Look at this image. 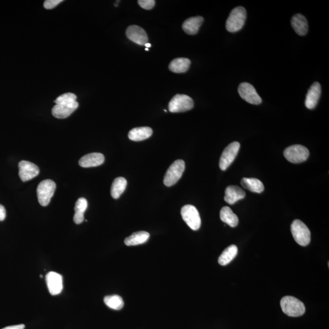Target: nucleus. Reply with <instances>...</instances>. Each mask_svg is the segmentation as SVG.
<instances>
[{
	"instance_id": "a211bd4d",
	"label": "nucleus",
	"mask_w": 329,
	"mask_h": 329,
	"mask_svg": "<svg viewBox=\"0 0 329 329\" xmlns=\"http://www.w3.org/2000/svg\"><path fill=\"white\" fill-rule=\"evenodd\" d=\"M203 22L204 18L202 16H193V17L188 18L182 24V29L187 34L195 35L197 34Z\"/></svg>"
},
{
	"instance_id": "9b49d317",
	"label": "nucleus",
	"mask_w": 329,
	"mask_h": 329,
	"mask_svg": "<svg viewBox=\"0 0 329 329\" xmlns=\"http://www.w3.org/2000/svg\"><path fill=\"white\" fill-rule=\"evenodd\" d=\"M19 176L23 182L31 180L39 174L40 170L38 166L32 162L22 160L18 164Z\"/></svg>"
},
{
	"instance_id": "dca6fc26",
	"label": "nucleus",
	"mask_w": 329,
	"mask_h": 329,
	"mask_svg": "<svg viewBox=\"0 0 329 329\" xmlns=\"http://www.w3.org/2000/svg\"><path fill=\"white\" fill-rule=\"evenodd\" d=\"M104 156L101 153H93L85 155L79 160V165L83 168L98 167L103 164Z\"/></svg>"
},
{
	"instance_id": "a878e982",
	"label": "nucleus",
	"mask_w": 329,
	"mask_h": 329,
	"mask_svg": "<svg viewBox=\"0 0 329 329\" xmlns=\"http://www.w3.org/2000/svg\"><path fill=\"white\" fill-rule=\"evenodd\" d=\"M127 186V181L125 178L122 177H119L113 181L110 193L113 198L118 199L123 194L124 190H126Z\"/></svg>"
},
{
	"instance_id": "c85d7f7f",
	"label": "nucleus",
	"mask_w": 329,
	"mask_h": 329,
	"mask_svg": "<svg viewBox=\"0 0 329 329\" xmlns=\"http://www.w3.org/2000/svg\"><path fill=\"white\" fill-rule=\"evenodd\" d=\"M77 96L75 94L72 93H67L58 96L55 103L59 105L70 104L76 101Z\"/></svg>"
},
{
	"instance_id": "f257e3e1",
	"label": "nucleus",
	"mask_w": 329,
	"mask_h": 329,
	"mask_svg": "<svg viewBox=\"0 0 329 329\" xmlns=\"http://www.w3.org/2000/svg\"><path fill=\"white\" fill-rule=\"evenodd\" d=\"M281 306L284 313L289 317H298L305 314L306 308L304 303L298 299L290 296L282 299Z\"/></svg>"
},
{
	"instance_id": "7ed1b4c3",
	"label": "nucleus",
	"mask_w": 329,
	"mask_h": 329,
	"mask_svg": "<svg viewBox=\"0 0 329 329\" xmlns=\"http://www.w3.org/2000/svg\"><path fill=\"white\" fill-rule=\"evenodd\" d=\"M291 231L292 236L298 244L306 247L311 242V231L303 221L299 220L293 221L291 225Z\"/></svg>"
},
{
	"instance_id": "f03ea898",
	"label": "nucleus",
	"mask_w": 329,
	"mask_h": 329,
	"mask_svg": "<svg viewBox=\"0 0 329 329\" xmlns=\"http://www.w3.org/2000/svg\"><path fill=\"white\" fill-rule=\"evenodd\" d=\"M247 18V10L242 6L234 8L226 21V29L230 32L239 31L244 26Z\"/></svg>"
},
{
	"instance_id": "ddd939ff",
	"label": "nucleus",
	"mask_w": 329,
	"mask_h": 329,
	"mask_svg": "<svg viewBox=\"0 0 329 329\" xmlns=\"http://www.w3.org/2000/svg\"><path fill=\"white\" fill-rule=\"evenodd\" d=\"M126 34L130 40L140 45L148 43V37L144 29L139 26L132 25L128 27Z\"/></svg>"
},
{
	"instance_id": "1a4fd4ad",
	"label": "nucleus",
	"mask_w": 329,
	"mask_h": 329,
	"mask_svg": "<svg viewBox=\"0 0 329 329\" xmlns=\"http://www.w3.org/2000/svg\"><path fill=\"white\" fill-rule=\"evenodd\" d=\"M240 148V144L237 142H232L227 146L220 157L219 166L221 170L225 171L228 169L236 159Z\"/></svg>"
},
{
	"instance_id": "2f4dec72",
	"label": "nucleus",
	"mask_w": 329,
	"mask_h": 329,
	"mask_svg": "<svg viewBox=\"0 0 329 329\" xmlns=\"http://www.w3.org/2000/svg\"><path fill=\"white\" fill-rule=\"evenodd\" d=\"M5 217H6V211L4 207L0 204V221L4 220Z\"/></svg>"
},
{
	"instance_id": "2eb2a0df",
	"label": "nucleus",
	"mask_w": 329,
	"mask_h": 329,
	"mask_svg": "<svg viewBox=\"0 0 329 329\" xmlns=\"http://www.w3.org/2000/svg\"><path fill=\"white\" fill-rule=\"evenodd\" d=\"M78 106L79 104L77 101L70 104H56L52 107V114L57 118L64 119L72 114Z\"/></svg>"
},
{
	"instance_id": "0eeeda50",
	"label": "nucleus",
	"mask_w": 329,
	"mask_h": 329,
	"mask_svg": "<svg viewBox=\"0 0 329 329\" xmlns=\"http://www.w3.org/2000/svg\"><path fill=\"white\" fill-rule=\"evenodd\" d=\"M194 102L193 99L186 95L178 94L171 99L168 105L170 112L172 113L184 112L193 109Z\"/></svg>"
},
{
	"instance_id": "6e6552de",
	"label": "nucleus",
	"mask_w": 329,
	"mask_h": 329,
	"mask_svg": "<svg viewBox=\"0 0 329 329\" xmlns=\"http://www.w3.org/2000/svg\"><path fill=\"white\" fill-rule=\"evenodd\" d=\"M181 215L187 225L192 230L197 231L200 228L201 220L197 209L192 205H186L181 209Z\"/></svg>"
},
{
	"instance_id": "f704fd0d",
	"label": "nucleus",
	"mask_w": 329,
	"mask_h": 329,
	"mask_svg": "<svg viewBox=\"0 0 329 329\" xmlns=\"http://www.w3.org/2000/svg\"><path fill=\"white\" fill-rule=\"evenodd\" d=\"M145 50H146V51H148L149 50V49L147 48H145Z\"/></svg>"
},
{
	"instance_id": "5701e85b",
	"label": "nucleus",
	"mask_w": 329,
	"mask_h": 329,
	"mask_svg": "<svg viewBox=\"0 0 329 329\" xmlns=\"http://www.w3.org/2000/svg\"><path fill=\"white\" fill-rule=\"evenodd\" d=\"M150 235L147 232L139 231L135 232L131 236L126 238L124 243L127 246H136L148 241Z\"/></svg>"
},
{
	"instance_id": "4be33fe9",
	"label": "nucleus",
	"mask_w": 329,
	"mask_h": 329,
	"mask_svg": "<svg viewBox=\"0 0 329 329\" xmlns=\"http://www.w3.org/2000/svg\"><path fill=\"white\" fill-rule=\"evenodd\" d=\"M87 206V201L84 198H80L76 202L74 206L75 214L74 215L73 220L77 225L81 224L84 221V212L86 211Z\"/></svg>"
},
{
	"instance_id": "7c9ffc66",
	"label": "nucleus",
	"mask_w": 329,
	"mask_h": 329,
	"mask_svg": "<svg viewBox=\"0 0 329 329\" xmlns=\"http://www.w3.org/2000/svg\"><path fill=\"white\" fill-rule=\"evenodd\" d=\"M62 1V0H46L44 2L43 6L46 9H52Z\"/></svg>"
},
{
	"instance_id": "f8f14e48",
	"label": "nucleus",
	"mask_w": 329,
	"mask_h": 329,
	"mask_svg": "<svg viewBox=\"0 0 329 329\" xmlns=\"http://www.w3.org/2000/svg\"><path fill=\"white\" fill-rule=\"evenodd\" d=\"M47 286L52 296L60 294L63 289L62 276L56 272H49L46 276Z\"/></svg>"
},
{
	"instance_id": "39448f33",
	"label": "nucleus",
	"mask_w": 329,
	"mask_h": 329,
	"mask_svg": "<svg viewBox=\"0 0 329 329\" xmlns=\"http://www.w3.org/2000/svg\"><path fill=\"white\" fill-rule=\"evenodd\" d=\"M284 154L290 162L293 164H300L308 160L310 153L309 149L305 146L295 145L285 149Z\"/></svg>"
},
{
	"instance_id": "412c9836",
	"label": "nucleus",
	"mask_w": 329,
	"mask_h": 329,
	"mask_svg": "<svg viewBox=\"0 0 329 329\" xmlns=\"http://www.w3.org/2000/svg\"><path fill=\"white\" fill-rule=\"evenodd\" d=\"M191 61L187 58H176L171 62L169 65L170 70L173 73H182L189 70Z\"/></svg>"
},
{
	"instance_id": "9d476101",
	"label": "nucleus",
	"mask_w": 329,
	"mask_h": 329,
	"mask_svg": "<svg viewBox=\"0 0 329 329\" xmlns=\"http://www.w3.org/2000/svg\"><path fill=\"white\" fill-rule=\"evenodd\" d=\"M239 93L245 101L251 104L259 105L262 103V99L257 93L253 85L248 82H243L239 87Z\"/></svg>"
},
{
	"instance_id": "f3484780",
	"label": "nucleus",
	"mask_w": 329,
	"mask_h": 329,
	"mask_svg": "<svg viewBox=\"0 0 329 329\" xmlns=\"http://www.w3.org/2000/svg\"><path fill=\"white\" fill-rule=\"evenodd\" d=\"M246 193L241 188L234 185H231L226 188L225 190V200L229 204H234L238 201L245 198Z\"/></svg>"
},
{
	"instance_id": "6ab92c4d",
	"label": "nucleus",
	"mask_w": 329,
	"mask_h": 329,
	"mask_svg": "<svg viewBox=\"0 0 329 329\" xmlns=\"http://www.w3.org/2000/svg\"><path fill=\"white\" fill-rule=\"evenodd\" d=\"M292 26L298 35L303 36L308 32V22L306 18L301 13H298L293 16Z\"/></svg>"
},
{
	"instance_id": "20e7f679",
	"label": "nucleus",
	"mask_w": 329,
	"mask_h": 329,
	"mask_svg": "<svg viewBox=\"0 0 329 329\" xmlns=\"http://www.w3.org/2000/svg\"><path fill=\"white\" fill-rule=\"evenodd\" d=\"M56 189V183L51 179H46L38 184L37 195L38 202L41 206L45 207L48 205Z\"/></svg>"
},
{
	"instance_id": "423d86ee",
	"label": "nucleus",
	"mask_w": 329,
	"mask_h": 329,
	"mask_svg": "<svg viewBox=\"0 0 329 329\" xmlns=\"http://www.w3.org/2000/svg\"><path fill=\"white\" fill-rule=\"evenodd\" d=\"M185 170V162L182 160H177L171 165L166 172L164 183L167 187L175 185L181 179Z\"/></svg>"
},
{
	"instance_id": "aec40b11",
	"label": "nucleus",
	"mask_w": 329,
	"mask_h": 329,
	"mask_svg": "<svg viewBox=\"0 0 329 329\" xmlns=\"http://www.w3.org/2000/svg\"><path fill=\"white\" fill-rule=\"evenodd\" d=\"M153 134V129L149 127H140L131 130L128 134L129 139L139 142L148 139Z\"/></svg>"
},
{
	"instance_id": "bb28decb",
	"label": "nucleus",
	"mask_w": 329,
	"mask_h": 329,
	"mask_svg": "<svg viewBox=\"0 0 329 329\" xmlns=\"http://www.w3.org/2000/svg\"><path fill=\"white\" fill-rule=\"evenodd\" d=\"M238 248L237 246L232 245L223 251V253L218 259V263L222 266L228 265L229 263L233 261L235 257L237 255Z\"/></svg>"
},
{
	"instance_id": "b1692460",
	"label": "nucleus",
	"mask_w": 329,
	"mask_h": 329,
	"mask_svg": "<svg viewBox=\"0 0 329 329\" xmlns=\"http://www.w3.org/2000/svg\"><path fill=\"white\" fill-rule=\"evenodd\" d=\"M241 185L245 189L254 193H261L265 189L264 184L256 178H243Z\"/></svg>"
},
{
	"instance_id": "4468645a",
	"label": "nucleus",
	"mask_w": 329,
	"mask_h": 329,
	"mask_svg": "<svg viewBox=\"0 0 329 329\" xmlns=\"http://www.w3.org/2000/svg\"><path fill=\"white\" fill-rule=\"evenodd\" d=\"M322 94V87L319 82H315L307 94L305 104L307 108L314 109L317 106Z\"/></svg>"
},
{
	"instance_id": "72a5a7b5",
	"label": "nucleus",
	"mask_w": 329,
	"mask_h": 329,
	"mask_svg": "<svg viewBox=\"0 0 329 329\" xmlns=\"http://www.w3.org/2000/svg\"><path fill=\"white\" fill-rule=\"evenodd\" d=\"M145 46L146 47V48H150L151 45L150 43H147L145 44Z\"/></svg>"
},
{
	"instance_id": "c9c22d12",
	"label": "nucleus",
	"mask_w": 329,
	"mask_h": 329,
	"mask_svg": "<svg viewBox=\"0 0 329 329\" xmlns=\"http://www.w3.org/2000/svg\"><path fill=\"white\" fill-rule=\"evenodd\" d=\"M40 278H43V275H40Z\"/></svg>"
},
{
	"instance_id": "cd10ccee",
	"label": "nucleus",
	"mask_w": 329,
	"mask_h": 329,
	"mask_svg": "<svg viewBox=\"0 0 329 329\" xmlns=\"http://www.w3.org/2000/svg\"><path fill=\"white\" fill-rule=\"evenodd\" d=\"M104 302L108 308L115 311H120L124 306L122 298L117 295L107 296L104 299Z\"/></svg>"
},
{
	"instance_id": "c756f323",
	"label": "nucleus",
	"mask_w": 329,
	"mask_h": 329,
	"mask_svg": "<svg viewBox=\"0 0 329 329\" xmlns=\"http://www.w3.org/2000/svg\"><path fill=\"white\" fill-rule=\"evenodd\" d=\"M138 3L143 9L150 10L154 7L156 1L154 0H139V1H138Z\"/></svg>"
},
{
	"instance_id": "473e14b6",
	"label": "nucleus",
	"mask_w": 329,
	"mask_h": 329,
	"mask_svg": "<svg viewBox=\"0 0 329 329\" xmlns=\"http://www.w3.org/2000/svg\"><path fill=\"white\" fill-rule=\"evenodd\" d=\"M24 328H25V326L24 325H19L8 326V327H5L2 329H24Z\"/></svg>"
},
{
	"instance_id": "393cba45",
	"label": "nucleus",
	"mask_w": 329,
	"mask_h": 329,
	"mask_svg": "<svg viewBox=\"0 0 329 329\" xmlns=\"http://www.w3.org/2000/svg\"><path fill=\"white\" fill-rule=\"evenodd\" d=\"M220 218L224 223L228 224L232 228H235L239 224V218L229 207H223L220 211Z\"/></svg>"
}]
</instances>
